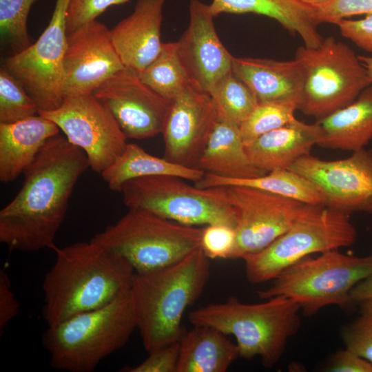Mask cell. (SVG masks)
I'll return each instance as SVG.
<instances>
[{
    "instance_id": "6da1fadb",
    "label": "cell",
    "mask_w": 372,
    "mask_h": 372,
    "mask_svg": "<svg viewBox=\"0 0 372 372\" xmlns=\"http://www.w3.org/2000/svg\"><path fill=\"white\" fill-rule=\"evenodd\" d=\"M90 167L86 154L59 134L24 171L22 186L0 211V242L11 251L53 249L76 183Z\"/></svg>"
},
{
    "instance_id": "8992f818",
    "label": "cell",
    "mask_w": 372,
    "mask_h": 372,
    "mask_svg": "<svg viewBox=\"0 0 372 372\" xmlns=\"http://www.w3.org/2000/svg\"><path fill=\"white\" fill-rule=\"evenodd\" d=\"M371 273L372 254L355 256L331 250L291 265L258 295L265 300L278 296L291 298L309 316L329 305L347 308L353 304L350 291Z\"/></svg>"
},
{
    "instance_id": "5b68a950",
    "label": "cell",
    "mask_w": 372,
    "mask_h": 372,
    "mask_svg": "<svg viewBox=\"0 0 372 372\" xmlns=\"http://www.w3.org/2000/svg\"><path fill=\"white\" fill-rule=\"evenodd\" d=\"M136 323L130 289L108 304L48 326L42 344L57 370L91 372L129 340Z\"/></svg>"
},
{
    "instance_id": "277c9868",
    "label": "cell",
    "mask_w": 372,
    "mask_h": 372,
    "mask_svg": "<svg viewBox=\"0 0 372 372\" xmlns=\"http://www.w3.org/2000/svg\"><path fill=\"white\" fill-rule=\"evenodd\" d=\"M300 304L278 296L260 303H244L231 296L225 302L199 307L189 314L194 325L214 327L236 340L239 357L259 356L272 368L282 358L288 340L300 327Z\"/></svg>"
},
{
    "instance_id": "f6af8a7d",
    "label": "cell",
    "mask_w": 372,
    "mask_h": 372,
    "mask_svg": "<svg viewBox=\"0 0 372 372\" xmlns=\"http://www.w3.org/2000/svg\"><path fill=\"white\" fill-rule=\"evenodd\" d=\"M371 254H372V252H371Z\"/></svg>"
},
{
    "instance_id": "e0dca14e",
    "label": "cell",
    "mask_w": 372,
    "mask_h": 372,
    "mask_svg": "<svg viewBox=\"0 0 372 372\" xmlns=\"http://www.w3.org/2000/svg\"><path fill=\"white\" fill-rule=\"evenodd\" d=\"M218 116L207 92L190 83L172 101L163 130L166 159L197 168Z\"/></svg>"
},
{
    "instance_id": "836d02e7",
    "label": "cell",
    "mask_w": 372,
    "mask_h": 372,
    "mask_svg": "<svg viewBox=\"0 0 372 372\" xmlns=\"http://www.w3.org/2000/svg\"><path fill=\"white\" fill-rule=\"evenodd\" d=\"M358 304V316L341 329L340 337L345 348L372 363V300Z\"/></svg>"
},
{
    "instance_id": "ab89813d",
    "label": "cell",
    "mask_w": 372,
    "mask_h": 372,
    "mask_svg": "<svg viewBox=\"0 0 372 372\" xmlns=\"http://www.w3.org/2000/svg\"><path fill=\"white\" fill-rule=\"evenodd\" d=\"M324 369L330 372H372V363L345 348L331 357Z\"/></svg>"
},
{
    "instance_id": "4fadbf2b",
    "label": "cell",
    "mask_w": 372,
    "mask_h": 372,
    "mask_svg": "<svg viewBox=\"0 0 372 372\" xmlns=\"http://www.w3.org/2000/svg\"><path fill=\"white\" fill-rule=\"evenodd\" d=\"M236 218L231 259L258 252L287 231L307 204L247 186L224 187Z\"/></svg>"
},
{
    "instance_id": "7bdbcfd3",
    "label": "cell",
    "mask_w": 372,
    "mask_h": 372,
    "mask_svg": "<svg viewBox=\"0 0 372 372\" xmlns=\"http://www.w3.org/2000/svg\"><path fill=\"white\" fill-rule=\"evenodd\" d=\"M358 58L366 68L368 76L372 83V56L358 55Z\"/></svg>"
},
{
    "instance_id": "74e56055",
    "label": "cell",
    "mask_w": 372,
    "mask_h": 372,
    "mask_svg": "<svg viewBox=\"0 0 372 372\" xmlns=\"http://www.w3.org/2000/svg\"><path fill=\"white\" fill-rule=\"evenodd\" d=\"M179 341L149 352L148 357L135 366L123 368V372H176L179 357Z\"/></svg>"
},
{
    "instance_id": "ba28073f",
    "label": "cell",
    "mask_w": 372,
    "mask_h": 372,
    "mask_svg": "<svg viewBox=\"0 0 372 372\" xmlns=\"http://www.w3.org/2000/svg\"><path fill=\"white\" fill-rule=\"evenodd\" d=\"M202 228L129 209L91 240L125 259L138 273L174 263L200 247Z\"/></svg>"
},
{
    "instance_id": "44dd1931",
    "label": "cell",
    "mask_w": 372,
    "mask_h": 372,
    "mask_svg": "<svg viewBox=\"0 0 372 372\" xmlns=\"http://www.w3.org/2000/svg\"><path fill=\"white\" fill-rule=\"evenodd\" d=\"M232 72L249 88L258 103L294 101L298 104L304 73L296 58L277 61L234 56Z\"/></svg>"
},
{
    "instance_id": "484cf974",
    "label": "cell",
    "mask_w": 372,
    "mask_h": 372,
    "mask_svg": "<svg viewBox=\"0 0 372 372\" xmlns=\"http://www.w3.org/2000/svg\"><path fill=\"white\" fill-rule=\"evenodd\" d=\"M323 130L318 145L355 152L372 140V84L349 105L317 121Z\"/></svg>"
},
{
    "instance_id": "bcb514c9",
    "label": "cell",
    "mask_w": 372,
    "mask_h": 372,
    "mask_svg": "<svg viewBox=\"0 0 372 372\" xmlns=\"http://www.w3.org/2000/svg\"><path fill=\"white\" fill-rule=\"evenodd\" d=\"M371 300H372V299H371Z\"/></svg>"
},
{
    "instance_id": "83f0119b",
    "label": "cell",
    "mask_w": 372,
    "mask_h": 372,
    "mask_svg": "<svg viewBox=\"0 0 372 372\" xmlns=\"http://www.w3.org/2000/svg\"><path fill=\"white\" fill-rule=\"evenodd\" d=\"M200 188L247 186L313 205H326V198L321 190L305 177L289 169H278L266 174L249 178H229L205 173L194 183Z\"/></svg>"
},
{
    "instance_id": "1f68e13d",
    "label": "cell",
    "mask_w": 372,
    "mask_h": 372,
    "mask_svg": "<svg viewBox=\"0 0 372 372\" xmlns=\"http://www.w3.org/2000/svg\"><path fill=\"white\" fill-rule=\"evenodd\" d=\"M39 114L22 84L5 68L0 70V123H12Z\"/></svg>"
},
{
    "instance_id": "9c48e42d",
    "label": "cell",
    "mask_w": 372,
    "mask_h": 372,
    "mask_svg": "<svg viewBox=\"0 0 372 372\" xmlns=\"http://www.w3.org/2000/svg\"><path fill=\"white\" fill-rule=\"evenodd\" d=\"M295 58L304 73L298 110L317 121L349 105L372 84L358 55L333 37L317 48L300 46Z\"/></svg>"
},
{
    "instance_id": "4dcf8cb0",
    "label": "cell",
    "mask_w": 372,
    "mask_h": 372,
    "mask_svg": "<svg viewBox=\"0 0 372 372\" xmlns=\"http://www.w3.org/2000/svg\"><path fill=\"white\" fill-rule=\"evenodd\" d=\"M298 104L294 101H269L258 104L249 118L240 126L245 144L287 124L294 116Z\"/></svg>"
},
{
    "instance_id": "cb8c5ba5",
    "label": "cell",
    "mask_w": 372,
    "mask_h": 372,
    "mask_svg": "<svg viewBox=\"0 0 372 372\" xmlns=\"http://www.w3.org/2000/svg\"><path fill=\"white\" fill-rule=\"evenodd\" d=\"M209 5L214 17L222 13L270 17L291 34H298L307 48H317L324 39L318 31L313 8L300 0H212Z\"/></svg>"
},
{
    "instance_id": "5bb4252c",
    "label": "cell",
    "mask_w": 372,
    "mask_h": 372,
    "mask_svg": "<svg viewBox=\"0 0 372 372\" xmlns=\"http://www.w3.org/2000/svg\"><path fill=\"white\" fill-rule=\"evenodd\" d=\"M314 183L327 206L350 214H372V148H362L345 158L325 161L308 154L290 167Z\"/></svg>"
},
{
    "instance_id": "f1b7e54d",
    "label": "cell",
    "mask_w": 372,
    "mask_h": 372,
    "mask_svg": "<svg viewBox=\"0 0 372 372\" xmlns=\"http://www.w3.org/2000/svg\"><path fill=\"white\" fill-rule=\"evenodd\" d=\"M137 73L145 84L171 101L191 83L178 55L176 41L163 43L155 59Z\"/></svg>"
},
{
    "instance_id": "4316f807",
    "label": "cell",
    "mask_w": 372,
    "mask_h": 372,
    "mask_svg": "<svg viewBox=\"0 0 372 372\" xmlns=\"http://www.w3.org/2000/svg\"><path fill=\"white\" fill-rule=\"evenodd\" d=\"M205 172L174 163L165 158L151 155L135 143H127L125 149L114 163L101 174L108 187L121 190L127 181L146 176H172L196 182Z\"/></svg>"
},
{
    "instance_id": "f35d334b",
    "label": "cell",
    "mask_w": 372,
    "mask_h": 372,
    "mask_svg": "<svg viewBox=\"0 0 372 372\" xmlns=\"http://www.w3.org/2000/svg\"><path fill=\"white\" fill-rule=\"evenodd\" d=\"M335 25L344 37L360 48L372 52V15L358 20L342 19Z\"/></svg>"
},
{
    "instance_id": "8d00e7d4",
    "label": "cell",
    "mask_w": 372,
    "mask_h": 372,
    "mask_svg": "<svg viewBox=\"0 0 372 372\" xmlns=\"http://www.w3.org/2000/svg\"><path fill=\"white\" fill-rule=\"evenodd\" d=\"M130 0H71L67 14V31L96 20L108 8L127 3Z\"/></svg>"
},
{
    "instance_id": "8fae6325",
    "label": "cell",
    "mask_w": 372,
    "mask_h": 372,
    "mask_svg": "<svg viewBox=\"0 0 372 372\" xmlns=\"http://www.w3.org/2000/svg\"><path fill=\"white\" fill-rule=\"evenodd\" d=\"M71 0H56L50 21L39 39L9 56L5 68L24 87L39 111L57 108L67 48V14Z\"/></svg>"
},
{
    "instance_id": "d6a6232c",
    "label": "cell",
    "mask_w": 372,
    "mask_h": 372,
    "mask_svg": "<svg viewBox=\"0 0 372 372\" xmlns=\"http://www.w3.org/2000/svg\"><path fill=\"white\" fill-rule=\"evenodd\" d=\"M36 0H0L1 34L15 49L21 51L28 47V17Z\"/></svg>"
},
{
    "instance_id": "ffe728a7",
    "label": "cell",
    "mask_w": 372,
    "mask_h": 372,
    "mask_svg": "<svg viewBox=\"0 0 372 372\" xmlns=\"http://www.w3.org/2000/svg\"><path fill=\"white\" fill-rule=\"evenodd\" d=\"M322 137L323 130L318 122L307 124L294 118L246 144L245 149L253 164L269 172L289 169L299 158L309 154Z\"/></svg>"
},
{
    "instance_id": "603a6c76",
    "label": "cell",
    "mask_w": 372,
    "mask_h": 372,
    "mask_svg": "<svg viewBox=\"0 0 372 372\" xmlns=\"http://www.w3.org/2000/svg\"><path fill=\"white\" fill-rule=\"evenodd\" d=\"M197 169L229 178H249L266 174L250 161L240 125L218 112Z\"/></svg>"
},
{
    "instance_id": "3957f363",
    "label": "cell",
    "mask_w": 372,
    "mask_h": 372,
    "mask_svg": "<svg viewBox=\"0 0 372 372\" xmlns=\"http://www.w3.org/2000/svg\"><path fill=\"white\" fill-rule=\"evenodd\" d=\"M210 276L209 258L200 247L157 270L134 273L130 288L136 328L149 353L179 341L188 307L202 294Z\"/></svg>"
},
{
    "instance_id": "e575fe53",
    "label": "cell",
    "mask_w": 372,
    "mask_h": 372,
    "mask_svg": "<svg viewBox=\"0 0 372 372\" xmlns=\"http://www.w3.org/2000/svg\"><path fill=\"white\" fill-rule=\"evenodd\" d=\"M235 243L233 227L214 224L202 228L200 247L209 259H231Z\"/></svg>"
},
{
    "instance_id": "d6986e66",
    "label": "cell",
    "mask_w": 372,
    "mask_h": 372,
    "mask_svg": "<svg viewBox=\"0 0 372 372\" xmlns=\"http://www.w3.org/2000/svg\"><path fill=\"white\" fill-rule=\"evenodd\" d=\"M166 1L138 0L133 12L110 30L113 44L125 67L139 72L159 54Z\"/></svg>"
},
{
    "instance_id": "d590c367",
    "label": "cell",
    "mask_w": 372,
    "mask_h": 372,
    "mask_svg": "<svg viewBox=\"0 0 372 372\" xmlns=\"http://www.w3.org/2000/svg\"><path fill=\"white\" fill-rule=\"evenodd\" d=\"M312 7L318 24H336L340 20L349 17L372 15V0H332L327 3Z\"/></svg>"
},
{
    "instance_id": "7402d4cb",
    "label": "cell",
    "mask_w": 372,
    "mask_h": 372,
    "mask_svg": "<svg viewBox=\"0 0 372 372\" xmlns=\"http://www.w3.org/2000/svg\"><path fill=\"white\" fill-rule=\"evenodd\" d=\"M60 129L39 114L12 123H0V181L15 180Z\"/></svg>"
},
{
    "instance_id": "52a82bcc",
    "label": "cell",
    "mask_w": 372,
    "mask_h": 372,
    "mask_svg": "<svg viewBox=\"0 0 372 372\" xmlns=\"http://www.w3.org/2000/svg\"><path fill=\"white\" fill-rule=\"evenodd\" d=\"M356 239L357 230L349 214L307 204L287 231L261 251L242 258L247 279L253 284L273 280L311 254L348 247Z\"/></svg>"
},
{
    "instance_id": "b9f144b4",
    "label": "cell",
    "mask_w": 372,
    "mask_h": 372,
    "mask_svg": "<svg viewBox=\"0 0 372 372\" xmlns=\"http://www.w3.org/2000/svg\"><path fill=\"white\" fill-rule=\"evenodd\" d=\"M349 297L353 304L372 299V273L351 289Z\"/></svg>"
},
{
    "instance_id": "60d3db41",
    "label": "cell",
    "mask_w": 372,
    "mask_h": 372,
    "mask_svg": "<svg viewBox=\"0 0 372 372\" xmlns=\"http://www.w3.org/2000/svg\"><path fill=\"white\" fill-rule=\"evenodd\" d=\"M20 304L11 289V282L5 269L0 270V331L19 314Z\"/></svg>"
},
{
    "instance_id": "7a4b0ae2",
    "label": "cell",
    "mask_w": 372,
    "mask_h": 372,
    "mask_svg": "<svg viewBox=\"0 0 372 372\" xmlns=\"http://www.w3.org/2000/svg\"><path fill=\"white\" fill-rule=\"evenodd\" d=\"M53 249L56 259L42 283L48 326L100 308L130 289L135 273L131 265L92 240Z\"/></svg>"
},
{
    "instance_id": "ac0fdd59",
    "label": "cell",
    "mask_w": 372,
    "mask_h": 372,
    "mask_svg": "<svg viewBox=\"0 0 372 372\" xmlns=\"http://www.w3.org/2000/svg\"><path fill=\"white\" fill-rule=\"evenodd\" d=\"M187 28L176 41L180 59L192 83L210 92L232 72L234 56L219 39L209 5L191 0Z\"/></svg>"
},
{
    "instance_id": "2e32d148",
    "label": "cell",
    "mask_w": 372,
    "mask_h": 372,
    "mask_svg": "<svg viewBox=\"0 0 372 372\" xmlns=\"http://www.w3.org/2000/svg\"><path fill=\"white\" fill-rule=\"evenodd\" d=\"M125 68L113 44L110 30L96 21L68 33L61 95L93 94L111 76Z\"/></svg>"
},
{
    "instance_id": "30bf717a",
    "label": "cell",
    "mask_w": 372,
    "mask_h": 372,
    "mask_svg": "<svg viewBox=\"0 0 372 372\" xmlns=\"http://www.w3.org/2000/svg\"><path fill=\"white\" fill-rule=\"evenodd\" d=\"M172 176L130 180L121 193L128 209H141L187 226L223 224L235 228V212L224 187L200 188Z\"/></svg>"
},
{
    "instance_id": "d4e9b609",
    "label": "cell",
    "mask_w": 372,
    "mask_h": 372,
    "mask_svg": "<svg viewBox=\"0 0 372 372\" xmlns=\"http://www.w3.org/2000/svg\"><path fill=\"white\" fill-rule=\"evenodd\" d=\"M176 372H225L239 357L236 344L209 326L194 325L179 340Z\"/></svg>"
},
{
    "instance_id": "9a60e30c",
    "label": "cell",
    "mask_w": 372,
    "mask_h": 372,
    "mask_svg": "<svg viewBox=\"0 0 372 372\" xmlns=\"http://www.w3.org/2000/svg\"><path fill=\"white\" fill-rule=\"evenodd\" d=\"M93 94L110 110L127 138L162 134L172 101L145 84L136 70L123 68Z\"/></svg>"
},
{
    "instance_id": "f546056e",
    "label": "cell",
    "mask_w": 372,
    "mask_h": 372,
    "mask_svg": "<svg viewBox=\"0 0 372 372\" xmlns=\"http://www.w3.org/2000/svg\"><path fill=\"white\" fill-rule=\"evenodd\" d=\"M209 94L218 112L240 126L258 104L249 88L233 72L220 79Z\"/></svg>"
},
{
    "instance_id": "ee69618b",
    "label": "cell",
    "mask_w": 372,
    "mask_h": 372,
    "mask_svg": "<svg viewBox=\"0 0 372 372\" xmlns=\"http://www.w3.org/2000/svg\"><path fill=\"white\" fill-rule=\"evenodd\" d=\"M300 1H302L303 3L306 4H308L312 6H320V5L327 3L332 0H300Z\"/></svg>"
},
{
    "instance_id": "7c38bea8",
    "label": "cell",
    "mask_w": 372,
    "mask_h": 372,
    "mask_svg": "<svg viewBox=\"0 0 372 372\" xmlns=\"http://www.w3.org/2000/svg\"><path fill=\"white\" fill-rule=\"evenodd\" d=\"M39 114L53 121L70 143L83 149L90 167L100 174L127 143L113 114L93 94L66 97L57 108Z\"/></svg>"
}]
</instances>
